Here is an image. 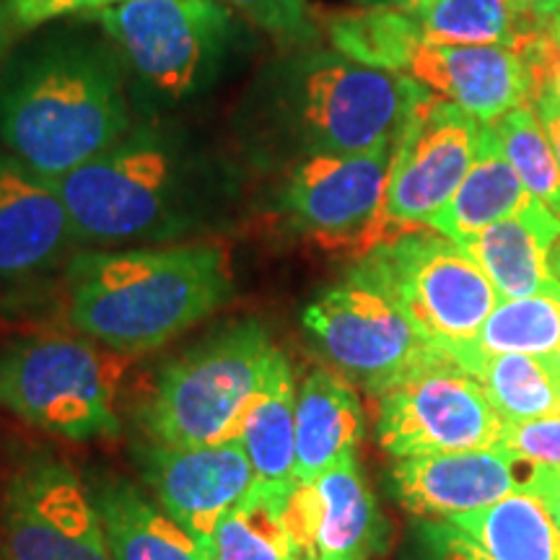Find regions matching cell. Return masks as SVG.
I'll return each mask as SVG.
<instances>
[{"label":"cell","mask_w":560,"mask_h":560,"mask_svg":"<svg viewBox=\"0 0 560 560\" xmlns=\"http://www.w3.org/2000/svg\"><path fill=\"white\" fill-rule=\"evenodd\" d=\"M79 244L161 247L195 242L234 206V179L198 140L132 125L112 149L52 182Z\"/></svg>","instance_id":"obj_1"},{"label":"cell","mask_w":560,"mask_h":560,"mask_svg":"<svg viewBox=\"0 0 560 560\" xmlns=\"http://www.w3.org/2000/svg\"><path fill=\"white\" fill-rule=\"evenodd\" d=\"M130 73L107 32L66 26L0 66V143L58 182L132 128Z\"/></svg>","instance_id":"obj_2"},{"label":"cell","mask_w":560,"mask_h":560,"mask_svg":"<svg viewBox=\"0 0 560 560\" xmlns=\"http://www.w3.org/2000/svg\"><path fill=\"white\" fill-rule=\"evenodd\" d=\"M429 89L325 47L285 50L262 70L244 112L252 149L289 161L395 145Z\"/></svg>","instance_id":"obj_3"},{"label":"cell","mask_w":560,"mask_h":560,"mask_svg":"<svg viewBox=\"0 0 560 560\" xmlns=\"http://www.w3.org/2000/svg\"><path fill=\"white\" fill-rule=\"evenodd\" d=\"M234 296L226 249L208 242L81 249L66 262V314L122 355L164 348Z\"/></svg>","instance_id":"obj_4"},{"label":"cell","mask_w":560,"mask_h":560,"mask_svg":"<svg viewBox=\"0 0 560 560\" xmlns=\"http://www.w3.org/2000/svg\"><path fill=\"white\" fill-rule=\"evenodd\" d=\"M278 355L280 348L260 319L215 327L159 369L136 410L140 433L166 446L234 441Z\"/></svg>","instance_id":"obj_5"},{"label":"cell","mask_w":560,"mask_h":560,"mask_svg":"<svg viewBox=\"0 0 560 560\" xmlns=\"http://www.w3.org/2000/svg\"><path fill=\"white\" fill-rule=\"evenodd\" d=\"M136 91L156 107L198 100L240 50L242 26L223 0H128L96 11Z\"/></svg>","instance_id":"obj_6"},{"label":"cell","mask_w":560,"mask_h":560,"mask_svg":"<svg viewBox=\"0 0 560 560\" xmlns=\"http://www.w3.org/2000/svg\"><path fill=\"white\" fill-rule=\"evenodd\" d=\"M120 361L83 335H26L0 348V408L52 436L115 439Z\"/></svg>","instance_id":"obj_7"},{"label":"cell","mask_w":560,"mask_h":560,"mask_svg":"<svg viewBox=\"0 0 560 560\" xmlns=\"http://www.w3.org/2000/svg\"><path fill=\"white\" fill-rule=\"evenodd\" d=\"M306 338L330 369L371 395L444 353L410 317L374 257L363 255L301 312Z\"/></svg>","instance_id":"obj_8"},{"label":"cell","mask_w":560,"mask_h":560,"mask_svg":"<svg viewBox=\"0 0 560 560\" xmlns=\"http://www.w3.org/2000/svg\"><path fill=\"white\" fill-rule=\"evenodd\" d=\"M366 255L418 322L433 346L459 363L501 296L470 252L433 229H418L384 242Z\"/></svg>","instance_id":"obj_9"},{"label":"cell","mask_w":560,"mask_h":560,"mask_svg":"<svg viewBox=\"0 0 560 560\" xmlns=\"http://www.w3.org/2000/svg\"><path fill=\"white\" fill-rule=\"evenodd\" d=\"M503 431L486 387L450 353H436L376 395V441L395 459L490 450Z\"/></svg>","instance_id":"obj_10"},{"label":"cell","mask_w":560,"mask_h":560,"mask_svg":"<svg viewBox=\"0 0 560 560\" xmlns=\"http://www.w3.org/2000/svg\"><path fill=\"white\" fill-rule=\"evenodd\" d=\"M0 560H112L86 480L34 452L0 493Z\"/></svg>","instance_id":"obj_11"},{"label":"cell","mask_w":560,"mask_h":560,"mask_svg":"<svg viewBox=\"0 0 560 560\" xmlns=\"http://www.w3.org/2000/svg\"><path fill=\"white\" fill-rule=\"evenodd\" d=\"M395 145L363 153H312L291 161L278 208L301 234L366 252L395 240L384 223V192Z\"/></svg>","instance_id":"obj_12"},{"label":"cell","mask_w":560,"mask_h":560,"mask_svg":"<svg viewBox=\"0 0 560 560\" xmlns=\"http://www.w3.org/2000/svg\"><path fill=\"white\" fill-rule=\"evenodd\" d=\"M480 140L482 122L429 91L395 143L384 223L397 236L429 229L465 182L478 159Z\"/></svg>","instance_id":"obj_13"},{"label":"cell","mask_w":560,"mask_h":560,"mask_svg":"<svg viewBox=\"0 0 560 560\" xmlns=\"http://www.w3.org/2000/svg\"><path fill=\"white\" fill-rule=\"evenodd\" d=\"M140 482L195 542L202 545L223 516L255 486V467L240 439L206 446H132Z\"/></svg>","instance_id":"obj_14"},{"label":"cell","mask_w":560,"mask_h":560,"mask_svg":"<svg viewBox=\"0 0 560 560\" xmlns=\"http://www.w3.org/2000/svg\"><path fill=\"white\" fill-rule=\"evenodd\" d=\"M387 73L416 81L482 125L532 102V75L520 52L506 47L441 45L425 39L416 21H410L397 45Z\"/></svg>","instance_id":"obj_15"},{"label":"cell","mask_w":560,"mask_h":560,"mask_svg":"<svg viewBox=\"0 0 560 560\" xmlns=\"http://www.w3.org/2000/svg\"><path fill=\"white\" fill-rule=\"evenodd\" d=\"M532 465L501 446L395 459L387 482L392 499L418 520H452L486 509L529 486Z\"/></svg>","instance_id":"obj_16"},{"label":"cell","mask_w":560,"mask_h":560,"mask_svg":"<svg viewBox=\"0 0 560 560\" xmlns=\"http://www.w3.org/2000/svg\"><path fill=\"white\" fill-rule=\"evenodd\" d=\"M79 244L68 208L45 179L0 143V283H24L68 262Z\"/></svg>","instance_id":"obj_17"},{"label":"cell","mask_w":560,"mask_h":560,"mask_svg":"<svg viewBox=\"0 0 560 560\" xmlns=\"http://www.w3.org/2000/svg\"><path fill=\"white\" fill-rule=\"evenodd\" d=\"M312 486V560H371L389 548V524L350 454Z\"/></svg>","instance_id":"obj_18"},{"label":"cell","mask_w":560,"mask_h":560,"mask_svg":"<svg viewBox=\"0 0 560 560\" xmlns=\"http://www.w3.org/2000/svg\"><path fill=\"white\" fill-rule=\"evenodd\" d=\"M200 550L202 560H310L299 524V480H255Z\"/></svg>","instance_id":"obj_19"},{"label":"cell","mask_w":560,"mask_h":560,"mask_svg":"<svg viewBox=\"0 0 560 560\" xmlns=\"http://www.w3.org/2000/svg\"><path fill=\"white\" fill-rule=\"evenodd\" d=\"M558 240L560 219L540 200H532L516 215L459 244L470 252L501 299H524L560 283L550 268Z\"/></svg>","instance_id":"obj_20"},{"label":"cell","mask_w":560,"mask_h":560,"mask_svg":"<svg viewBox=\"0 0 560 560\" xmlns=\"http://www.w3.org/2000/svg\"><path fill=\"white\" fill-rule=\"evenodd\" d=\"M86 486L112 560H202L200 545L132 480L94 472Z\"/></svg>","instance_id":"obj_21"},{"label":"cell","mask_w":560,"mask_h":560,"mask_svg":"<svg viewBox=\"0 0 560 560\" xmlns=\"http://www.w3.org/2000/svg\"><path fill=\"white\" fill-rule=\"evenodd\" d=\"M363 439V408L353 382L335 369H312L296 397L293 480L314 482L355 454Z\"/></svg>","instance_id":"obj_22"},{"label":"cell","mask_w":560,"mask_h":560,"mask_svg":"<svg viewBox=\"0 0 560 560\" xmlns=\"http://www.w3.org/2000/svg\"><path fill=\"white\" fill-rule=\"evenodd\" d=\"M532 200L537 198L527 192V187L522 185V179L516 177V172L511 170V164L495 145L490 128L482 125L478 159H475L459 190L454 192L450 206L441 210L429 229L459 244L478 231L516 215Z\"/></svg>","instance_id":"obj_23"},{"label":"cell","mask_w":560,"mask_h":560,"mask_svg":"<svg viewBox=\"0 0 560 560\" xmlns=\"http://www.w3.org/2000/svg\"><path fill=\"white\" fill-rule=\"evenodd\" d=\"M446 522L495 560H560V527L527 488Z\"/></svg>","instance_id":"obj_24"},{"label":"cell","mask_w":560,"mask_h":560,"mask_svg":"<svg viewBox=\"0 0 560 560\" xmlns=\"http://www.w3.org/2000/svg\"><path fill=\"white\" fill-rule=\"evenodd\" d=\"M296 376L289 355L280 350L262 389L244 412L240 425L242 446L255 467L257 480H293L296 465Z\"/></svg>","instance_id":"obj_25"},{"label":"cell","mask_w":560,"mask_h":560,"mask_svg":"<svg viewBox=\"0 0 560 560\" xmlns=\"http://www.w3.org/2000/svg\"><path fill=\"white\" fill-rule=\"evenodd\" d=\"M420 34L441 45L506 47L520 52L540 32L545 16L514 0H429L408 11Z\"/></svg>","instance_id":"obj_26"},{"label":"cell","mask_w":560,"mask_h":560,"mask_svg":"<svg viewBox=\"0 0 560 560\" xmlns=\"http://www.w3.org/2000/svg\"><path fill=\"white\" fill-rule=\"evenodd\" d=\"M467 371L486 387L503 423L560 416V374L552 359L524 353L480 355Z\"/></svg>","instance_id":"obj_27"},{"label":"cell","mask_w":560,"mask_h":560,"mask_svg":"<svg viewBox=\"0 0 560 560\" xmlns=\"http://www.w3.org/2000/svg\"><path fill=\"white\" fill-rule=\"evenodd\" d=\"M560 348V283L524 299H501L482 325L462 366L470 369L480 355L524 353L552 359Z\"/></svg>","instance_id":"obj_28"},{"label":"cell","mask_w":560,"mask_h":560,"mask_svg":"<svg viewBox=\"0 0 560 560\" xmlns=\"http://www.w3.org/2000/svg\"><path fill=\"white\" fill-rule=\"evenodd\" d=\"M488 128L527 192L560 219V170L535 104H520Z\"/></svg>","instance_id":"obj_29"},{"label":"cell","mask_w":560,"mask_h":560,"mask_svg":"<svg viewBox=\"0 0 560 560\" xmlns=\"http://www.w3.org/2000/svg\"><path fill=\"white\" fill-rule=\"evenodd\" d=\"M231 9L240 11L249 24L270 34L285 50L312 47L317 42L314 24L304 0H223Z\"/></svg>","instance_id":"obj_30"},{"label":"cell","mask_w":560,"mask_h":560,"mask_svg":"<svg viewBox=\"0 0 560 560\" xmlns=\"http://www.w3.org/2000/svg\"><path fill=\"white\" fill-rule=\"evenodd\" d=\"M400 560H495L465 532L444 520H416L405 537Z\"/></svg>","instance_id":"obj_31"},{"label":"cell","mask_w":560,"mask_h":560,"mask_svg":"<svg viewBox=\"0 0 560 560\" xmlns=\"http://www.w3.org/2000/svg\"><path fill=\"white\" fill-rule=\"evenodd\" d=\"M499 446L520 462L560 470V416L527 420V423H506Z\"/></svg>","instance_id":"obj_32"},{"label":"cell","mask_w":560,"mask_h":560,"mask_svg":"<svg viewBox=\"0 0 560 560\" xmlns=\"http://www.w3.org/2000/svg\"><path fill=\"white\" fill-rule=\"evenodd\" d=\"M520 55L532 75V100L545 89L560 96V11L545 16L540 32L522 47Z\"/></svg>","instance_id":"obj_33"},{"label":"cell","mask_w":560,"mask_h":560,"mask_svg":"<svg viewBox=\"0 0 560 560\" xmlns=\"http://www.w3.org/2000/svg\"><path fill=\"white\" fill-rule=\"evenodd\" d=\"M89 0H5L16 32H34L70 13H86Z\"/></svg>","instance_id":"obj_34"},{"label":"cell","mask_w":560,"mask_h":560,"mask_svg":"<svg viewBox=\"0 0 560 560\" xmlns=\"http://www.w3.org/2000/svg\"><path fill=\"white\" fill-rule=\"evenodd\" d=\"M527 490L540 495L545 509L550 511V516L560 527V470L558 467L532 465V478H529Z\"/></svg>","instance_id":"obj_35"},{"label":"cell","mask_w":560,"mask_h":560,"mask_svg":"<svg viewBox=\"0 0 560 560\" xmlns=\"http://www.w3.org/2000/svg\"><path fill=\"white\" fill-rule=\"evenodd\" d=\"M537 109V117H540L545 132H548V140L552 145V153H556L558 170H560V96L556 91L545 89L532 100Z\"/></svg>","instance_id":"obj_36"},{"label":"cell","mask_w":560,"mask_h":560,"mask_svg":"<svg viewBox=\"0 0 560 560\" xmlns=\"http://www.w3.org/2000/svg\"><path fill=\"white\" fill-rule=\"evenodd\" d=\"M524 11L535 13V16H550V13L560 11V0H514Z\"/></svg>","instance_id":"obj_37"},{"label":"cell","mask_w":560,"mask_h":560,"mask_svg":"<svg viewBox=\"0 0 560 560\" xmlns=\"http://www.w3.org/2000/svg\"><path fill=\"white\" fill-rule=\"evenodd\" d=\"M13 32H16V26H13L11 21L9 5H5V0H0V55H3L5 47H9Z\"/></svg>","instance_id":"obj_38"},{"label":"cell","mask_w":560,"mask_h":560,"mask_svg":"<svg viewBox=\"0 0 560 560\" xmlns=\"http://www.w3.org/2000/svg\"><path fill=\"white\" fill-rule=\"evenodd\" d=\"M366 5H392V9L400 11H416L418 5L429 3V0H363Z\"/></svg>","instance_id":"obj_39"},{"label":"cell","mask_w":560,"mask_h":560,"mask_svg":"<svg viewBox=\"0 0 560 560\" xmlns=\"http://www.w3.org/2000/svg\"><path fill=\"white\" fill-rule=\"evenodd\" d=\"M117 3H128V0H89L86 11H102L107 5H117Z\"/></svg>","instance_id":"obj_40"},{"label":"cell","mask_w":560,"mask_h":560,"mask_svg":"<svg viewBox=\"0 0 560 560\" xmlns=\"http://www.w3.org/2000/svg\"><path fill=\"white\" fill-rule=\"evenodd\" d=\"M550 268H552V276H556V280H560V240L556 242V247H552Z\"/></svg>","instance_id":"obj_41"},{"label":"cell","mask_w":560,"mask_h":560,"mask_svg":"<svg viewBox=\"0 0 560 560\" xmlns=\"http://www.w3.org/2000/svg\"><path fill=\"white\" fill-rule=\"evenodd\" d=\"M552 361H556V369H558V374H560V348H558V353L552 355Z\"/></svg>","instance_id":"obj_42"}]
</instances>
